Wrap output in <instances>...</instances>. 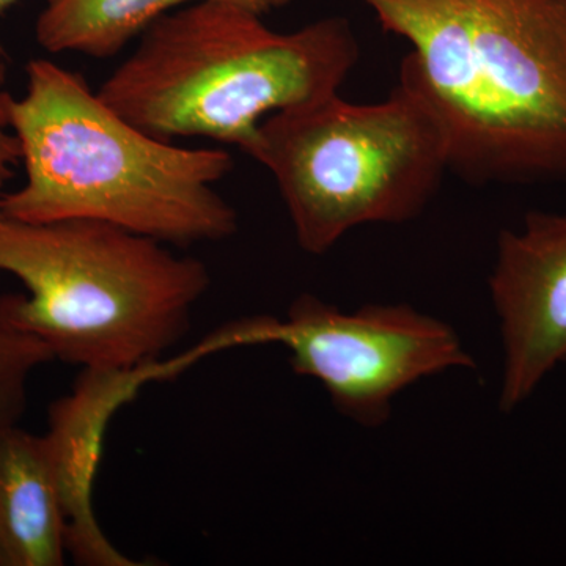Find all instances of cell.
<instances>
[{
	"instance_id": "1",
	"label": "cell",
	"mask_w": 566,
	"mask_h": 566,
	"mask_svg": "<svg viewBox=\"0 0 566 566\" xmlns=\"http://www.w3.org/2000/svg\"><path fill=\"white\" fill-rule=\"evenodd\" d=\"M411 51L401 84L474 186L566 182V0H354Z\"/></svg>"
},
{
	"instance_id": "2",
	"label": "cell",
	"mask_w": 566,
	"mask_h": 566,
	"mask_svg": "<svg viewBox=\"0 0 566 566\" xmlns=\"http://www.w3.org/2000/svg\"><path fill=\"white\" fill-rule=\"evenodd\" d=\"M25 73L22 98L0 92V118L20 142L28 178L2 197L6 219H95L181 248L238 232L237 210L214 189L233 170L229 151L142 132L81 73L48 59Z\"/></svg>"
},
{
	"instance_id": "3",
	"label": "cell",
	"mask_w": 566,
	"mask_h": 566,
	"mask_svg": "<svg viewBox=\"0 0 566 566\" xmlns=\"http://www.w3.org/2000/svg\"><path fill=\"white\" fill-rule=\"evenodd\" d=\"M359 57L344 17L281 33L251 11L196 0L153 22L98 95L159 139L207 137L249 155L268 115L337 95Z\"/></svg>"
},
{
	"instance_id": "4",
	"label": "cell",
	"mask_w": 566,
	"mask_h": 566,
	"mask_svg": "<svg viewBox=\"0 0 566 566\" xmlns=\"http://www.w3.org/2000/svg\"><path fill=\"white\" fill-rule=\"evenodd\" d=\"M0 274L28 294L0 296V316L82 370L161 363L191 329L211 286L207 264L95 219L0 226Z\"/></svg>"
},
{
	"instance_id": "5",
	"label": "cell",
	"mask_w": 566,
	"mask_h": 566,
	"mask_svg": "<svg viewBox=\"0 0 566 566\" xmlns=\"http://www.w3.org/2000/svg\"><path fill=\"white\" fill-rule=\"evenodd\" d=\"M248 156L273 175L311 255L363 226L416 221L449 172L441 125L401 82L385 102L349 103L337 93L268 115Z\"/></svg>"
},
{
	"instance_id": "6",
	"label": "cell",
	"mask_w": 566,
	"mask_h": 566,
	"mask_svg": "<svg viewBox=\"0 0 566 566\" xmlns=\"http://www.w3.org/2000/svg\"><path fill=\"white\" fill-rule=\"evenodd\" d=\"M221 333L227 348L282 345L294 374L315 379L342 416L365 428L387 423L398 395L422 379L475 367L450 324L409 304L346 312L303 293L285 318L253 316Z\"/></svg>"
},
{
	"instance_id": "7",
	"label": "cell",
	"mask_w": 566,
	"mask_h": 566,
	"mask_svg": "<svg viewBox=\"0 0 566 566\" xmlns=\"http://www.w3.org/2000/svg\"><path fill=\"white\" fill-rule=\"evenodd\" d=\"M488 286L502 340L499 408L512 412L566 364V214L531 211L502 230Z\"/></svg>"
},
{
	"instance_id": "8",
	"label": "cell",
	"mask_w": 566,
	"mask_h": 566,
	"mask_svg": "<svg viewBox=\"0 0 566 566\" xmlns=\"http://www.w3.org/2000/svg\"><path fill=\"white\" fill-rule=\"evenodd\" d=\"M169 378L167 363L134 370H82L71 394L50 409V446L69 524V556L84 566H139L112 545L93 512L92 491L112 416L150 381Z\"/></svg>"
},
{
	"instance_id": "9",
	"label": "cell",
	"mask_w": 566,
	"mask_h": 566,
	"mask_svg": "<svg viewBox=\"0 0 566 566\" xmlns=\"http://www.w3.org/2000/svg\"><path fill=\"white\" fill-rule=\"evenodd\" d=\"M69 524L46 436H0V566H62Z\"/></svg>"
},
{
	"instance_id": "10",
	"label": "cell",
	"mask_w": 566,
	"mask_h": 566,
	"mask_svg": "<svg viewBox=\"0 0 566 566\" xmlns=\"http://www.w3.org/2000/svg\"><path fill=\"white\" fill-rule=\"evenodd\" d=\"M191 2L196 0H48L35 22V39L52 54L109 59L163 14Z\"/></svg>"
},
{
	"instance_id": "11",
	"label": "cell",
	"mask_w": 566,
	"mask_h": 566,
	"mask_svg": "<svg viewBox=\"0 0 566 566\" xmlns=\"http://www.w3.org/2000/svg\"><path fill=\"white\" fill-rule=\"evenodd\" d=\"M52 360L43 342L0 316V436L18 427L32 375Z\"/></svg>"
},
{
	"instance_id": "12",
	"label": "cell",
	"mask_w": 566,
	"mask_h": 566,
	"mask_svg": "<svg viewBox=\"0 0 566 566\" xmlns=\"http://www.w3.org/2000/svg\"><path fill=\"white\" fill-rule=\"evenodd\" d=\"M21 161L20 142L10 132L9 126L0 118V189L13 177L14 167ZM6 221L2 210V197H0V226Z\"/></svg>"
},
{
	"instance_id": "13",
	"label": "cell",
	"mask_w": 566,
	"mask_h": 566,
	"mask_svg": "<svg viewBox=\"0 0 566 566\" xmlns=\"http://www.w3.org/2000/svg\"><path fill=\"white\" fill-rule=\"evenodd\" d=\"M218 2L229 3L238 9L251 11L256 17H266L275 10L285 9L292 3V0H218Z\"/></svg>"
},
{
	"instance_id": "14",
	"label": "cell",
	"mask_w": 566,
	"mask_h": 566,
	"mask_svg": "<svg viewBox=\"0 0 566 566\" xmlns=\"http://www.w3.org/2000/svg\"><path fill=\"white\" fill-rule=\"evenodd\" d=\"M7 81V65L2 61H0V92H2L3 85H6Z\"/></svg>"
},
{
	"instance_id": "15",
	"label": "cell",
	"mask_w": 566,
	"mask_h": 566,
	"mask_svg": "<svg viewBox=\"0 0 566 566\" xmlns=\"http://www.w3.org/2000/svg\"><path fill=\"white\" fill-rule=\"evenodd\" d=\"M14 2H17V0H0V17H2V14L6 13Z\"/></svg>"
}]
</instances>
